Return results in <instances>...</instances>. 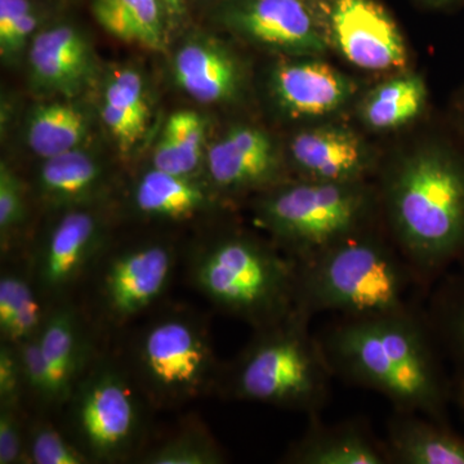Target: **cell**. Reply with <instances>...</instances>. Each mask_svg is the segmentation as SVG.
<instances>
[{
  "label": "cell",
  "mask_w": 464,
  "mask_h": 464,
  "mask_svg": "<svg viewBox=\"0 0 464 464\" xmlns=\"http://www.w3.org/2000/svg\"><path fill=\"white\" fill-rule=\"evenodd\" d=\"M313 317L295 310L282 322L253 331L246 347L222 362L217 395L232 401L258 402L308 417L322 415L334 380L311 332Z\"/></svg>",
  "instance_id": "5"
},
{
  "label": "cell",
  "mask_w": 464,
  "mask_h": 464,
  "mask_svg": "<svg viewBox=\"0 0 464 464\" xmlns=\"http://www.w3.org/2000/svg\"><path fill=\"white\" fill-rule=\"evenodd\" d=\"M93 14L110 35L148 50H163L164 23L159 0H94Z\"/></svg>",
  "instance_id": "26"
},
{
  "label": "cell",
  "mask_w": 464,
  "mask_h": 464,
  "mask_svg": "<svg viewBox=\"0 0 464 464\" xmlns=\"http://www.w3.org/2000/svg\"><path fill=\"white\" fill-rule=\"evenodd\" d=\"M161 2L166 5L168 11L174 14H181L183 7H185V0H161Z\"/></svg>",
  "instance_id": "37"
},
{
  "label": "cell",
  "mask_w": 464,
  "mask_h": 464,
  "mask_svg": "<svg viewBox=\"0 0 464 464\" xmlns=\"http://www.w3.org/2000/svg\"><path fill=\"white\" fill-rule=\"evenodd\" d=\"M427 322L447 368L451 406L464 420V273H450L426 295Z\"/></svg>",
  "instance_id": "17"
},
{
  "label": "cell",
  "mask_w": 464,
  "mask_h": 464,
  "mask_svg": "<svg viewBox=\"0 0 464 464\" xmlns=\"http://www.w3.org/2000/svg\"><path fill=\"white\" fill-rule=\"evenodd\" d=\"M383 441L390 464H464V436L415 411L391 409Z\"/></svg>",
  "instance_id": "16"
},
{
  "label": "cell",
  "mask_w": 464,
  "mask_h": 464,
  "mask_svg": "<svg viewBox=\"0 0 464 464\" xmlns=\"http://www.w3.org/2000/svg\"><path fill=\"white\" fill-rule=\"evenodd\" d=\"M179 262L176 246L168 241L109 244L75 298L101 341L158 307Z\"/></svg>",
  "instance_id": "9"
},
{
  "label": "cell",
  "mask_w": 464,
  "mask_h": 464,
  "mask_svg": "<svg viewBox=\"0 0 464 464\" xmlns=\"http://www.w3.org/2000/svg\"><path fill=\"white\" fill-rule=\"evenodd\" d=\"M39 341L50 373L51 411H61L103 342L76 299L50 307Z\"/></svg>",
  "instance_id": "13"
},
{
  "label": "cell",
  "mask_w": 464,
  "mask_h": 464,
  "mask_svg": "<svg viewBox=\"0 0 464 464\" xmlns=\"http://www.w3.org/2000/svg\"><path fill=\"white\" fill-rule=\"evenodd\" d=\"M290 154L306 179L360 182L368 168L366 154L355 134L341 128H316L297 134Z\"/></svg>",
  "instance_id": "19"
},
{
  "label": "cell",
  "mask_w": 464,
  "mask_h": 464,
  "mask_svg": "<svg viewBox=\"0 0 464 464\" xmlns=\"http://www.w3.org/2000/svg\"><path fill=\"white\" fill-rule=\"evenodd\" d=\"M374 197L364 183L304 179L275 186L258 201V219L297 264L369 227Z\"/></svg>",
  "instance_id": "8"
},
{
  "label": "cell",
  "mask_w": 464,
  "mask_h": 464,
  "mask_svg": "<svg viewBox=\"0 0 464 464\" xmlns=\"http://www.w3.org/2000/svg\"><path fill=\"white\" fill-rule=\"evenodd\" d=\"M274 85L284 109L306 118L335 111L353 93L346 76L315 60L282 63L275 72Z\"/></svg>",
  "instance_id": "18"
},
{
  "label": "cell",
  "mask_w": 464,
  "mask_h": 464,
  "mask_svg": "<svg viewBox=\"0 0 464 464\" xmlns=\"http://www.w3.org/2000/svg\"><path fill=\"white\" fill-rule=\"evenodd\" d=\"M209 181L218 190L241 192L276 185L279 160L273 142L261 130H231L207 151Z\"/></svg>",
  "instance_id": "15"
},
{
  "label": "cell",
  "mask_w": 464,
  "mask_h": 464,
  "mask_svg": "<svg viewBox=\"0 0 464 464\" xmlns=\"http://www.w3.org/2000/svg\"><path fill=\"white\" fill-rule=\"evenodd\" d=\"M41 333V332H39ZM23 368L25 406L30 411H51V382L39 334L16 344Z\"/></svg>",
  "instance_id": "32"
},
{
  "label": "cell",
  "mask_w": 464,
  "mask_h": 464,
  "mask_svg": "<svg viewBox=\"0 0 464 464\" xmlns=\"http://www.w3.org/2000/svg\"><path fill=\"white\" fill-rule=\"evenodd\" d=\"M206 125L198 112L181 110L168 118L152 157V168L190 177L199 168Z\"/></svg>",
  "instance_id": "29"
},
{
  "label": "cell",
  "mask_w": 464,
  "mask_h": 464,
  "mask_svg": "<svg viewBox=\"0 0 464 464\" xmlns=\"http://www.w3.org/2000/svg\"><path fill=\"white\" fill-rule=\"evenodd\" d=\"M102 183V167L78 149L44 159L38 176L42 199L57 209L92 206Z\"/></svg>",
  "instance_id": "23"
},
{
  "label": "cell",
  "mask_w": 464,
  "mask_h": 464,
  "mask_svg": "<svg viewBox=\"0 0 464 464\" xmlns=\"http://www.w3.org/2000/svg\"><path fill=\"white\" fill-rule=\"evenodd\" d=\"M426 97V84L420 76H400L381 84L366 97L362 119L378 130L401 127L422 111Z\"/></svg>",
  "instance_id": "30"
},
{
  "label": "cell",
  "mask_w": 464,
  "mask_h": 464,
  "mask_svg": "<svg viewBox=\"0 0 464 464\" xmlns=\"http://www.w3.org/2000/svg\"><path fill=\"white\" fill-rule=\"evenodd\" d=\"M35 12L29 0H0V53L14 60L35 30Z\"/></svg>",
  "instance_id": "33"
},
{
  "label": "cell",
  "mask_w": 464,
  "mask_h": 464,
  "mask_svg": "<svg viewBox=\"0 0 464 464\" xmlns=\"http://www.w3.org/2000/svg\"><path fill=\"white\" fill-rule=\"evenodd\" d=\"M0 405L25 406L23 368L17 346L0 343Z\"/></svg>",
  "instance_id": "36"
},
{
  "label": "cell",
  "mask_w": 464,
  "mask_h": 464,
  "mask_svg": "<svg viewBox=\"0 0 464 464\" xmlns=\"http://www.w3.org/2000/svg\"><path fill=\"white\" fill-rule=\"evenodd\" d=\"M151 409L124 357L102 347L61 409L63 431L91 463L137 462L150 442Z\"/></svg>",
  "instance_id": "7"
},
{
  "label": "cell",
  "mask_w": 464,
  "mask_h": 464,
  "mask_svg": "<svg viewBox=\"0 0 464 464\" xmlns=\"http://www.w3.org/2000/svg\"><path fill=\"white\" fill-rule=\"evenodd\" d=\"M150 118L141 75L119 70L106 87L102 119L121 149H130L142 139Z\"/></svg>",
  "instance_id": "25"
},
{
  "label": "cell",
  "mask_w": 464,
  "mask_h": 464,
  "mask_svg": "<svg viewBox=\"0 0 464 464\" xmlns=\"http://www.w3.org/2000/svg\"><path fill=\"white\" fill-rule=\"evenodd\" d=\"M382 199L391 240L426 298L464 264V160L448 150L415 152L386 177Z\"/></svg>",
  "instance_id": "2"
},
{
  "label": "cell",
  "mask_w": 464,
  "mask_h": 464,
  "mask_svg": "<svg viewBox=\"0 0 464 464\" xmlns=\"http://www.w3.org/2000/svg\"><path fill=\"white\" fill-rule=\"evenodd\" d=\"M224 449L195 415L183 417L179 426L164 438L148 444L136 463L141 464H222Z\"/></svg>",
  "instance_id": "27"
},
{
  "label": "cell",
  "mask_w": 464,
  "mask_h": 464,
  "mask_svg": "<svg viewBox=\"0 0 464 464\" xmlns=\"http://www.w3.org/2000/svg\"><path fill=\"white\" fill-rule=\"evenodd\" d=\"M48 413L29 411L26 431V456L29 464H90L65 431H61Z\"/></svg>",
  "instance_id": "31"
},
{
  "label": "cell",
  "mask_w": 464,
  "mask_h": 464,
  "mask_svg": "<svg viewBox=\"0 0 464 464\" xmlns=\"http://www.w3.org/2000/svg\"><path fill=\"white\" fill-rule=\"evenodd\" d=\"M232 25L253 41L297 53H319L332 42L329 0H240Z\"/></svg>",
  "instance_id": "11"
},
{
  "label": "cell",
  "mask_w": 464,
  "mask_h": 464,
  "mask_svg": "<svg viewBox=\"0 0 464 464\" xmlns=\"http://www.w3.org/2000/svg\"><path fill=\"white\" fill-rule=\"evenodd\" d=\"M426 2L431 3V5H451L463 2V0H426Z\"/></svg>",
  "instance_id": "38"
},
{
  "label": "cell",
  "mask_w": 464,
  "mask_h": 464,
  "mask_svg": "<svg viewBox=\"0 0 464 464\" xmlns=\"http://www.w3.org/2000/svg\"><path fill=\"white\" fill-rule=\"evenodd\" d=\"M61 212L41 243L26 256L36 289L50 307L76 298L109 246L102 217L92 206Z\"/></svg>",
  "instance_id": "10"
},
{
  "label": "cell",
  "mask_w": 464,
  "mask_h": 464,
  "mask_svg": "<svg viewBox=\"0 0 464 464\" xmlns=\"http://www.w3.org/2000/svg\"><path fill=\"white\" fill-rule=\"evenodd\" d=\"M182 264L192 288L253 331L297 310V262L274 241L227 232L192 246Z\"/></svg>",
  "instance_id": "3"
},
{
  "label": "cell",
  "mask_w": 464,
  "mask_h": 464,
  "mask_svg": "<svg viewBox=\"0 0 464 464\" xmlns=\"http://www.w3.org/2000/svg\"><path fill=\"white\" fill-rule=\"evenodd\" d=\"M206 188L190 177L163 170H148L137 182L133 204L140 215L149 218L183 222L194 218L209 206Z\"/></svg>",
  "instance_id": "24"
},
{
  "label": "cell",
  "mask_w": 464,
  "mask_h": 464,
  "mask_svg": "<svg viewBox=\"0 0 464 464\" xmlns=\"http://www.w3.org/2000/svg\"><path fill=\"white\" fill-rule=\"evenodd\" d=\"M329 30L341 53L362 69H401L408 61L398 25L375 0H329Z\"/></svg>",
  "instance_id": "12"
},
{
  "label": "cell",
  "mask_w": 464,
  "mask_h": 464,
  "mask_svg": "<svg viewBox=\"0 0 464 464\" xmlns=\"http://www.w3.org/2000/svg\"><path fill=\"white\" fill-rule=\"evenodd\" d=\"M124 359L154 409L181 408L212 395L221 377L207 320L182 304L151 314Z\"/></svg>",
  "instance_id": "6"
},
{
  "label": "cell",
  "mask_w": 464,
  "mask_h": 464,
  "mask_svg": "<svg viewBox=\"0 0 464 464\" xmlns=\"http://www.w3.org/2000/svg\"><path fill=\"white\" fill-rule=\"evenodd\" d=\"M5 259L0 275V338L17 344L39 334L50 306L36 289L27 257Z\"/></svg>",
  "instance_id": "21"
},
{
  "label": "cell",
  "mask_w": 464,
  "mask_h": 464,
  "mask_svg": "<svg viewBox=\"0 0 464 464\" xmlns=\"http://www.w3.org/2000/svg\"><path fill=\"white\" fill-rule=\"evenodd\" d=\"M174 76L188 96L204 103L230 99L239 84V72L230 54L204 43H190L179 51Z\"/></svg>",
  "instance_id": "22"
},
{
  "label": "cell",
  "mask_w": 464,
  "mask_h": 464,
  "mask_svg": "<svg viewBox=\"0 0 464 464\" xmlns=\"http://www.w3.org/2000/svg\"><path fill=\"white\" fill-rule=\"evenodd\" d=\"M286 464H390L383 439L368 420L351 418L324 423L322 415L308 417L306 430L286 449Z\"/></svg>",
  "instance_id": "14"
},
{
  "label": "cell",
  "mask_w": 464,
  "mask_h": 464,
  "mask_svg": "<svg viewBox=\"0 0 464 464\" xmlns=\"http://www.w3.org/2000/svg\"><path fill=\"white\" fill-rule=\"evenodd\" d=\"M317 335L333 377L380 393L393 411L450 422V383L420 304L382 315L338 316Z\"/></svg>",
  "instance_id": "1"
},
{
  "label": "cell",
  "mask_w": 464,
  "mask_h": 464,
  "mask_svg": "<svg viewBox=\"0 0 464 464\" xmlns=\"http://www.w3.org/2000/svg\"><path fill=\"white\" fill-rule=\"evenodd\" d=\"M298 266L297 310L364 317L414 306L422 295L411 267L391 237L371 227L344 237Z\"/></svg>",
  "instance_id": "4"
},
{
  "label": "cell",
  "mask_w": 464,
  "mask_h": 464,
  "mask_svg": "<svg viewBox=\"0 0 464 464\" xmlns=\"http://www.w3.org/2000/svg\"><path fill=\"white\" fill-rule=\"evenodd\" d=\"M87 130V118L82 110L67 103H47L30 116L27 143L38 157H56L78 149Z\"/></svg>",
  "instance_id": "28"
},
{
  "label": "cell",
  "mask_w": 464,
  "mask_h": 464,
  "mask_svg": "<svg viewBox=\"0 0 464 464\" xmlns=\"http://www.w3.org/2000/svg\"><path fill=\"white\" fill-rule=\"evenodd\" d=\"M27 221L26 192L16 173L3 163L0 167V237L2 255L7 252L14 235Z\"/></svg>",
  "instance_id": "34"
},
{
  "label": "cell",
  "mask_w": 464,
  "mask_h": 464,
  "mask_svg": "<svg viewBox=\"0 0 464 464\" xmlns=\"http://www.w3.org/2000/svg\"><path fill=\"white\" fill-rule=\"evenodd\" d=\"M29 63L38 87L72 94L87 83L92 57L84 36L74 27L61 25L34 36Z\"/></svg>",
  "instance_id": "20"
},
{
  "label": "cell",
  "mask_w": 464,
  "mask_h": 464,
  "mask_svg": "<svg viewBox=\"0 0 464 464\" xmlns=\"http://www.w3.org/2000/svg\"><path fill=\"white\" fill-rule=\"evenodd\" d=\"M29 411L24 405H0V464H29L26 431Z\"/></svg>",
  "instance_id": "35"
}]
</instances>
